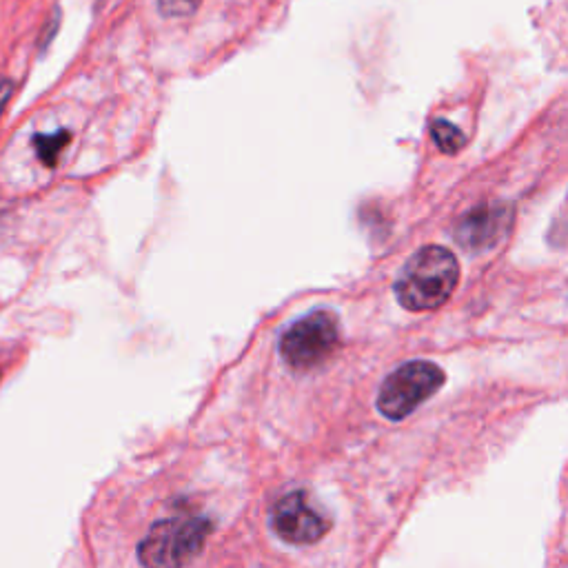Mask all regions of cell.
I'll return each instance as SVG.
<instances>
[{
	"mask_svg": "<svg viewBox=\"0 0 568 568\" xmlns=\"http://www.w3.org/2000/svg\"><path fill=\"white\" fill-rule=\"evenodd\" d=\"M513 225V207L493 202L480 205L460 218L455 227V242L466 251L480 253L495 247Z\"/></svg>",
	"mask_w": 568,
	"mask_h": 568,
	"instance_id": "8992f818",
	"label": "cell"
},
{
	"mask_svg": "<svg viewBox=\"0 0 568 568\" xmlns=\"http://www.w3.org/2000/svg\"><path fill=\"white\" fill-rule=\"evenodd\" d=\"M273 529L284 542L302 546L322 540L331 529V520L309 500L307 493L293 491L273 509Z\"/></svg>",
	"mask_w": 568,
	"mask_h": 568,
	"instance_id": "5b68a950",
	"label": "cell"
},
{
	"mask_svg": "<svg viewBox=\"0 0 568 568\" xmlns=\"http://www.w3.org/2000/svg\"><path fill=\"white\" fill-rule=\"evenodd\" d=\"M460 282L458 258L449 249L431 245L415 251L395 280V296L409 311H433L451 298Z\"/></svg>",
	"mask_w": 568,
	"mask_h": 568,
	"instance_id": "6da1fadb",
	"label": "cell"
},
{
	"mask_svg": "<svg viewBox=\"0 0 568 568\" xmlns=\"http://www.w3.org/2000/svg\"><path fill=\"white\" fill-rule=\"evenodd\" d=\"M12 94H14L12 80H3V83H0V116H3V111L9 103V98H12Z\"/></svg>",
	"mask_w": 568,
	"mask_h": 568,
	"instance_id": "30bf717a",
	"label": "cell"
},
{
	"mask_svg": "<svg viewBox=\"0 0 568 568\" xmlns=\"http://www.w3.org/2000/svg\"><path fill=\"white\" fill-rule=\"evenodd\" d=\"M431 136L435 140V145H438L444 154H458L464 145L462 131L455 125H451L449 120H433Z\"/></svg>",
	"mask_w": 568,
	"mask_h": 568,
	"instance_id": "ba28073f",
	"label": "cell"
},
{
	"mask_svg": "<svg viewBox=\"0 0 568 568\" xmlns=\"http://www.w3.org/2000/svg\"><path fill=\"white\" fill-rule=\"evenodd\" d=\"M340 344V324L331 311H313L282 333L280 353L296 371H309L327 362Z\"/></svg>",
	"mask_w": 568,
	"mask_h": 568,
	"instance_id": "3957f363",
	"label": "cell"
},
{
	"mask_svg": "<svg viewBox=\"0 0 568 568\" xmlns=\"http://www.w3.org/2000/svg\"><path fill=\"white\" fill-rule=\"evenodd\" d=\"M209 531L211 522L205 517L160 520L140 542V564L145 568H180L202 549Z\"/></svg>",
	"mask_w": 568,
	"mask_h": 568,
	"instance_id": "7a4b0ae2",
	"label": "cell"
},
{
	"mask_svg": "<svg viewBox=\"0 0 568 568\" xmlns=\"http://www.w3.org/2000/svg\"><path fill=\"white\" fill-rule=\"evenodd\" d=\"M202 0H158L162 16L167 18H182L191 16L200 7Z\"/></svg>",
	"mask_w": 568,
	"mask_h": 568,
	"instance_id": "9c48e42d",
	"label": "cell"
},
{
	"mask_svg": "<svg viewBox=\"0 0 568 568\" xmlns=\"http://www.w3.org/2000/svg\"><path fill=\"white\" fill-rule=\"evenodd\" d=\"M444 380V371L433 362L415 360L402 364L398 371H393L384 380L378 395V409L384 418L404 420L422 402L438 393Z\"/></svg>",
	"mask_w": 568,
	"mask_h": 568,
	"instance_id": "277c9868",
	"label": "cell"
},
{
	"mask_svg": "<svg viewBox=\"0 0 568 568\" xmlns=\"http://www.w3.org/2000/svg\"><path fill=\"white\" fill-rule=\"evenodd\" d=\"M67 142H69V131L60 129V131H56V134H49V136L38 134L34 138V147L38 151V158L43 160L47 167H56L60 151L65 149Z\"/></svg>",
	"mask_w": 568,
	"mask_h": 568,
	"instance_id": "52a82bcc",
	"label": "cell"
}]
</instances>
